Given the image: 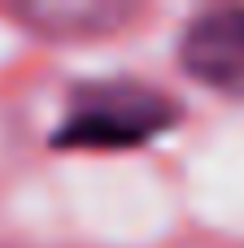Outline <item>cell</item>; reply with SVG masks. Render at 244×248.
<instances>
[{
    "label": "cell",
    "instance_id": "obj_1",
    "mask_svg": "<svg viewBox=\"0 0 244 248\" xmlns=\"http://www.w3.org/2000/svg\"><path fill=\"white\" fill-rule=\"evenodd\" d=\"M179 118H183L179 105L148 83L135 78L79 83L48 144L70 153H122V148L153 144L157 135L179 126Z\"/></svg>",
    "mask_w": 244,
    "mask_h": 248
},
{
    "label": "cell",
    "instance_id": "obj_2",
    "mask_svg": "<svg viewBox=\"0 0 244 248\" xmlns=\"http://www.w3.org/2000/svg\"><path fill=\"white\" fill-rule=\"evenodd\" d=\"M179 65L210 92L244 96V9L223 4L188 22L179 39Z\"/></svg>",
    "mask_w": 244,
    "mask_h": 248
},
{
    "label": "cell",
    "instance_id": "obj_3",
    "mask_svg": "<svg viewBox=\"0 0 244 248\" xmlns=\"http://www.w3.org/2000/svg\"><path fill=\"white\" fill-rule=\"evenodd\" d=\"M13 17L39 31L44 39H96V35H114L118 26H127L135 9L109 4V0H35V4L13 9Z\"/></svg>",
    "mask_w": 244,
    "mask_h": 248
}]
</instances>
